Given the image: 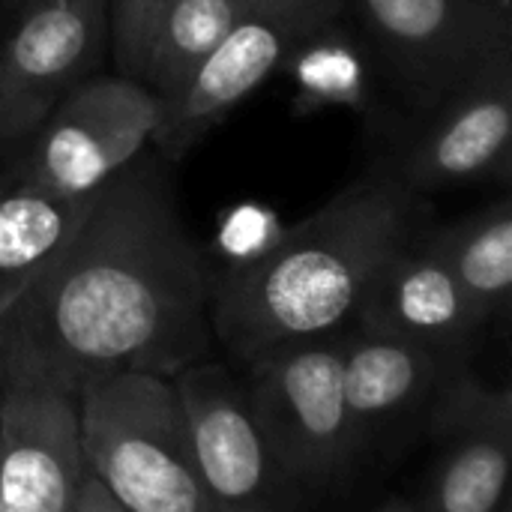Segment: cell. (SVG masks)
Wrapping results in <instances>:
<instances>
[{"label":"cell","instance_id":"6da1fadb","mask_svg":"<svg viewBox=\"0 0 512 512\" xmlns=\"http://www.w3.org/2000/svg\"><path fill=\"white\" fill-rule=\"evenodd\" d=\"M213 276L159 156L141 150L93 192L69 243L0 315V384L78 393L114 369L174 378L210 354Z\"/></svg>","mask_w":512,"mask_h":512},{"label":"cell","instance_id":"7a4b0ae2","mask_svg":"<svg viewBox=\"0 0 512 512\" xmlns=\"http://www.w3.org/2000/svg\"><path fill=\"white\" fill-rule=\"evenodd\" d=\"M429 228L426 192L396 153L378 159L321 210L288 225L249 264L213 276V339L240 363L339 330L369 279Z\"/></svg>","mask_w":512,"mask_h":512},{"label":"cell","instance_id":"3957f363","mask_svg":"<svg viewBox=\"0 0 512 512\" xmlns=\"http://www.w3.org/2000/svg\"><path fill=\"white\" fill-rule=\"evenodd\" d=\"M87 465L126 512H219L195 465L174 378L114 369L78 387Z\"/></svg>","mask_w":512,"mask_h":512},{"label":"cell","instance_id":"277c9868","mask_svg":"<svg viewBox=\"0 0 512 512\" xmlns=\"http://www.w3.org/2000/svg\"><path fill=\"white\" fill-rule=\"evenodd\" d=\"M375 72L426 123L512 69V0H348Z\"/></svg>","mask_w":512,"mask_h":512},{"label":"cell","instance_id":"5b68a950","mask_svg":"<svg viewBox=\"0 0 512 512\" xmlns=\"http://www.w3.org/2000/svg\"><path fill=\"white\" fill-rule=\"evenodd\" d=\"M252 417L306 507L357 495L342 387V330L279 345L243 366Z\"/></svg>","mask_w":512,"mask_h":512},{"label":"cell","instance_id":"8992f818","mask_svg":"<svg viewBox=\"0 0 512 512\" xmlns=\"http://www.w3.org/2000/svg\"><path fill=\"white\" fill-rule=\"evenodd\" d=\"M162 117L165 102L144 81L120 72L90 75L12 153L3 180L90 195L147 147Z\"/></svg>","mask_w":512,"mask_h":512},{"label":"cell","instance_id":"52a82bcc","mask_svg":"<svg viewBox=\"0 0 512 512\" xmlns=\"http://www.w3.org/2000/svg\"><path fill=\"white\" fill-rule=\"evenodd\" d=\"M471 360L474 351L420 345L360 327L342 333L357 492L381 480L423 438L435 399Z\"/></svg>","mask_w":512,"mask_h":512},{"label":"cell","instance_id":"ba28073f","mask_svg":"<svg viewBox=\"0 0 512 512\" xmlns=\"http://www.w3.org/2000/svg\"><path fill=\"white\" fill-rule=\"evenodd\" d=\"M348 0H240L219 48L198 69L183 96L165 108L153 132L156 153L186 156L219 120L255 93L282 60L315 30L342 18Z\"/></svg>","mask_w":512,"mask_h":512},{"label":"cell","instance_id":"9c48e42d","mask_svg":"<svg viewBox=\"0 0 512 512\" xmlns=\"http://www.w3.org/2000/svg\"><path fill=\"white\" fill-rule=\"evenodd\" d=\"M105 48L108 0H24L0 36V150L15 153Z\"/></svg>","mask_w":512,"mask_h":512},{"label":"cell","instance_id":"30bf717a","mask_svg":"<svg viewBox=\"0 0 512 512\" xmlns=\"http://www.w3.org/2000/svg\"><path fill=\"white\" fill-rule=\"evenodd\" d=\"M201 480L219 512L306 510L273 459L243 390L222 363L198 360L174 375Z\"/></svg>","mask_w":512,"mask_h":512},{"label":"cell","instance_id":"8fae6325","mask_svg":"<svg viewBox=\"0 0 512 512\" xmlns=\"http://www.w3.org/2000/svg\"><path fill=\"white\" fill-rule=\"evenodd\" d=\"M420 441L432 462L411 510H501L512 471L510 387H492L468 366L435 399Z\"/></svg>","mask_w":512,"mask_h":512},{"label":"cell","instance_id":"7c38bea8","mask_svg":"<svg viewBox=\"0 0 512 512\" xmlns=\"http://www.w3.org/2000/svg\"><path fill=\"white\" fill-rule=\"evenodd\" d=\"M81 468L78 393L45 381L0 384L3 512H69Z\"/></svg>","mask_w":512,"mask_h":512},{"label":"cell","instance_id":"4fadbf2b","mask_svg":"<svg viewBox=\"0 0 512 512\" xmlns=\"http://www.w3.org/2000/svg\"><path fill=\"white\" fill-rule=\"evenodd\" d=\"M512 138V69L498 72L441 105L417 141L396 153L399 168L420 192L507 180Z\"/></svg>","mask_w":512,"mask_h":512},{"label":"cell","instance_id":"5bb4252c","mask_svg":"<svg viewBox=\"0 0 512 512\" xmlns=\"http://www.w3.org/2000/svg\"><path fill=\"white\" fill-rule=\"evenodd\" d=\"M351 318L360 330L453 351H477L486 327L447 264L420 237L369 279Z\"/></svg>","mask_w":512,"mask_h":512},{"label":"cell","instance_id":"9a60e30c","mask_svg":"<svg viewBox=\"0 0 512 512\" xmlns=\"http://www.w3.org/2000/svg\"><path fill=\"white\" fill-rule=\"evenodd\" d=\"M90 198L0 180V315L69 243Z\"/></svg>","mask_w":512,"mask_h":512},{"label":"cell","instance_id":"2e32d148","mask_svg":"<svg viewBox=\"0 0 512 512\" xmlns=\"http://www.w3.org/2000/svg\"><path fill=\"white\" fill-rule=\"evenodd\" d=\"M420 243L438 255L474 312L489 324L504 315L512 291V204L498 198L444 228H426Z\"/></svg>","mask_w":512,"mask_h":512},{"label":"cell","instance_id":"e0dca14e","mask_svg":"<svg viewBox=\"0 0 512 512\" xmlns=\"http://www.w3.org/2000/svg\"><path fill=\"white\" fill-rule=\"evenodd\" d=\"M240 0H168L147 45L141 78L165 108L192 84L198 69L225 39Z\"/></svg>","mask_w":512,"mask_h":512},{"label":"cell","instance_id":"ac0fdd59","mask_svg":"<svg viewBox=\"0 0 512 512\" xmlns=\"http://www.w3.org/2000/svg\"><path fill=\"white\" fill-rule=\"evenodd\" d=\"M339 21L306 36L279 66L294 84V105L300 111L354 108L369 114L375 108V63L366 45L348 36Z\"/></svg>","mask_w":512,"mask_h":512},{"label":"cell","instance_id":"d6986e66","mask_svg":"<svg viewBox=\"0 0 512 512\" xmlns=\"http://www.w3.org/2000/svg\"><path fill=\"white\" fill-rule=\"evenodd\" d=\"M168 0H108V45L120 75L141 78L150 36Z\"/></svg>","mask_w":512,"mask_h":512},{"label":"cell","instance_id":"ffe728a7","mask_svg":"<svg viewBox=\"0 0 512 512\" xmlns=\"http://www.w3.org/2000/svg\"><path fill=\"white\" fill-rule=\"evenodd\" d=\"M285 231V225H279L276 213L261 207V204H237L222 216L219 234H216V246L219 252H225L231 264H249L255 258H261Z\"/></svg>","mask_w":512,"mask_h":512},{"label":"cell","instance_id":"44dd1931","mask_svg":"<svg viewBox=\"0 0 512 512\" xmlns=\"http://www.w3.org/2000/svg\"><path fill=\"white\" fill-rule=\"evenodd\" d=\"M69 512H126V507L120 504V498L114 495V489L84 459V468H81L78 483L72 489Z\"/></svg>","mask_w":512,"mask_h":512},{"label":"cell","instance_id":"7402d4cb","mask_svg":"<svg viewBox=\"0 0 512 512\" xmlns=\"http://www.w3.org/2000/svg\"><path fill=\"white\" fill-rule=\"evenodd\" d=\"M21 3H24V0H0V18L6 21V18H9V15H12V12L21 6Z\"/></svg>","mask_w":512,"mask_h":512},{"label":"cell","instance_id":"603a6c76","mask_svg":"<svg viewBox=\"0 0 512 512\" xmlns=\"http://www.w3.org/2000/svg\"><path fill=\"white\" fill-rule=\"evenodd\" d=\"M0 512H3V501H0Z\"/></svg>","mask_w":512,"mask_h":512}]
</instances>
